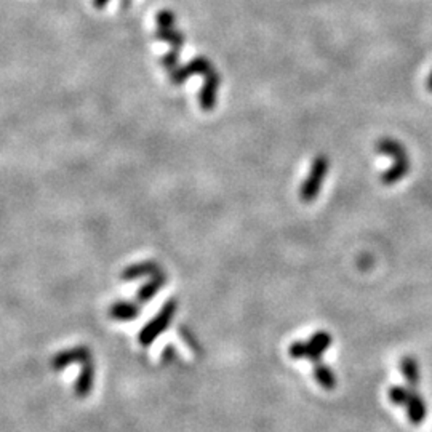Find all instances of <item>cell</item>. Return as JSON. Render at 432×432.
<instances>
[{
    "label": "cell",
    "mask_w": 432,
    "mask_h": 432,
    "mask_svg": "<svg viewBox=\"0 0 432 432\" xmlns=\"http://www.w3.org/2000/svg\"><path fill=\"white\" fill-rule=\"evenodd\" d=\"M377 151L379 154H384L391 158L392 165L381 175V181L386 186L399 183L402 178L409 175L410 171V157L409 151L404 148V144L392 138H383L377 143Z\"/></svg>",
    "instance_id": "cell-1"
},
{
    "label": "cell",
    "mask_w": 432,
    "mask_h": 432,
    "mask_svg": "<svg viewBox=\"0 0 432 432\" xmlns=\"http://www.w3.org/2000/svg\"><path fill=\"white\" fill-rule=\"evenodd\" d=\"M387 397H389L394 405L404 406L411 424H421L426 419L428 409H426L424 399L421 394L416 391V387L392 386L389 387V391H387Z\"/></svg>",
    "instance_id": "cell-2"
},
{
    "label": "cell",
    "mask_w": 432,
    "mask_h": 432,
    "mask_svg": "<svg viewBox=\"0 0 432 432\" xmlns=\"http://www.w3.org/2000/svg\"><path fill=\"white\" fill-rule=\"evenodd\" d=\"M333 338L327 332H317L310 336L309 341H298L290 346V355L293 359H308L314 365L320 364L322 355L332 346Z\"/></svg>",
    "instance_id": "cell-3"
},
{
    "label": "cell",
    "mask_w": 432,
    "mask_h": 432,
    "mask_svg": "<svg viewBox=\"0 0 432 432\" xmlns=\"http://www.w3.org/2000/svg\"><path fill=\"white\" fill-rule=\"evenodd\" d=\"M328 167L330 162L325 156H317L314 158L313 165H310L309 175L300 188V199L303 202L309 203L317 199V195H319L320 189L323 186V181H325V176L328 173Z\"/></svg>",
    "instance_id": "cell-4"
},
{
    "label": "cell",
    "mask_w": 432,
    "mask_h": 432,
    "mask_svg": "<svg viewBox=\"0 0 432 432\" xmlns=\"http://www.w3.org/2000/svg\"><path fill=\"white\" fill-rule=\"evenodd\" d=\"M210 72H212V65H210V61L207 58H195L194 61H190L189 65H186L184 68L173 69L170 74V79H171V84L180 85L188 77H190V75H194V74L207 75Z\"/></svg>",
    "instance_id": "cell-5"
},
{
    "label": "cell",
    "mask_w": 432,
    "mask_h": 432,
    "mask_svg": "<svg viewBox=\"0 0 432 432\" xmlns=\"http://www.w3.org/2000/svg\"><path fill=\"white\" fill-rule=\"evenodd\" d=\"M175 308H176L175 301H170V303L165 304V308L161 310V314L157 315V319L152 323H149V325L143 330V333H141V341L143 342L152 341L156 338L158 332H162L163 328H167L171 315H173V313H175Z\"/></svg>",
    "instance_id": "cell-6"
},
{
    "label": "cell",
    "mask_w": 432,
    "mask_h": 432,
    "mask_svg": "<svg viewBox=\"0 0 432 432\" xmlns=\"http://www.w3.org/2000/svg\"><path fill=\"white\" fill-rule=\"evenodd\" d=\"M220 87V75L216 72L207 74V80L200 90V107L203 111H212L216 104V93Z\"/></svg>",
    "instance_id": "cell-7"
},
{
    "label": "cell",
    "mask_w": 432,
    "mask_h": 432,
    "mask_svg": "<svg viewBox=\"0 0 432 432\" xmlns=\"http://www.w3.org/2000/svg\"><path fill=\"white\" fill-rule=\"evenodd\" d=\"M400 372H402L404 379L409 383L410 387H416L421 381V370H419V364L415 357L411 355H405L400 360Z\"/></svg>",
    "instance_id": "cell-8"
},
{
    "label": "cell",
    "mask_w": 432,
    "mask_h": 432,
    "mask_svg": "<svg viewBox=\"0 0 432 432\" xmlns=\"http://www.w3.org/2000/svg\"><path fill=\"white\" fill-rule=\"evenodd\" d=\"M157 272H161V268H158L157 263L146 261V263L130 266L129 269L124 271L122 279H125V281H133V279L144 277V276H156Z\"/></svg>",
    "instance_id": "cell-9"
},
{
    "label": "cell",
    "mask_w": 432,
    "mask_h": 432,
    "mask_svg": "<svg viewBox=\"0 0 432 432\" xmlns=\"http://www.w3.org/2000/svg\"><path fill=\"white\" fill-rule=\"evenodd\" d=\"M314 378L317 379V383L323 387V389H327V391L335 389V386H336L335 372L328 365H323L322 362L320 364L314 365Z\"/></svg>",
    "instance_id": "cell-10"
},
{
    "label": "cell",
    "mask_w": 432,
    "mask_h": 432,
    "mask_svg": "<svg viewBox=\"0 0 432 432\" xmlns=\"http://www.w3.org/2000/svg\"><path fill=\"white\" fill-rule=\"evenodd\" d=\"M167 282V277H165L162 272H157L156 276H152V281L144 285V287L138 291V300L141 303L149 301L152 296H154L158 290H161L162 285Z\"/></svg>",
    "instance_id": "cell-11"
},
{
    "label": "cell",
    "mask_w": 432,
    "mask_h": 432,
    "mask_svg": "<svg viewBox=\"0 0 432 432\" xmlns=\"http://www.w3.org/2000/svg\"><path fill=\"white\" fill-rule=\"evenodd\" d=\"M157 39L171 43L173 48H176V50H180L181 45H183V42H184L183 34L178 33V31L173 29V28H158L157 29Z\"/></svg>",
    "instance_id": "cell-12"
},
{
    "label": "cell",
    "mask_w": 432,
    "mask_h": 432,
    "mask_svg": "<svg viewBox=\"0 0 432 432\" xmlns=\"http://www.w3.org/2000/svg\"><path fill=\"white\" fill-rule=\"evenodd\" d=\"M138 313H139L138 308L131 303H117L116 306L111 309V315L116 317V319H120V320L133 319V317H135Z\"/></svg>",
    "instance_id": "cell-13"
},
{
    "label": "cell",
    "mask_w": 432,
    "mask_h": 432,
    "mask_svg": "<svg viewBox=\"0 0 432 432\" xmlns=\"http://www.w3.org/2000/svg\"><path fill=\"white\" fill-rule=\"evenodd\" d=\"M175 24V15L168 10L158 11L157 15V26L158 28H173Z\"/></svg>",
    "instance_id": "cell-14"
},
{
    "label": "cell",
    "mask_w": 432,
    "mask_h": 432,
    "mask_svg": "<svg viewBox=\"0 0 432 432\" xmlns=\"http://www.w3.org/2000/svg\"><path fill=\"white\" fill-rule=\"evenodd\" d=\"M178 58H180V50L176 48H171L170 53L165 56V58L162 60V65L168 69V71H173V69L176 68L178 65Z\"/></svg>",
    "instance_id": "cell-15"
},
{
    "label": "cell",
    "mask_w": 432,
    "mask_h": 432,
    "mask_svg": "<svg viewBox=\"0 0 432 432\" xmlns=\"http://www.w3.org/2000/svg\"><path fill=\"white\" fill-rule=\"evenodd\" d=\"M107 2H109V0H93L94 7H97V9H104L106 5H107Z\"/></svg>",
    "instance_id": "cell-16"
},
{
    "label": "cell",
    "mask_w": 432,
    "mask_h": 432,
    "mask_svg": "<svg viewBox=\"0 0 432 432\" xmlns=\"http://www.w3.org/2000/svg\"><path fill=\"white\" fill-rule=\"evenodd\" d=\"M426 87H428V90L432 93V71H431V74H429L428 82H426Z\"/></svg>",
    "instance_id": "cell-17"
}]
</instances>
